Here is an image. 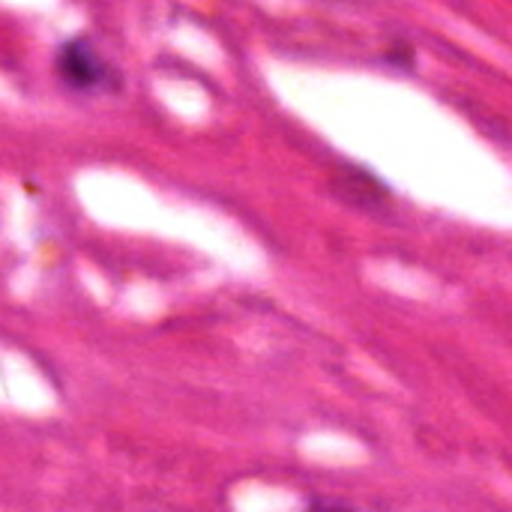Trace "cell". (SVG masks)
Masks as SVG:
<instances>
[{"label": "cell", "mask_w": 512, "mask_h": 512, "mask_svg": "<svg viewBox=\"0 0 512 512\" xmlns=\"http://www.w3.org/2000/svg\"><path fill=\"white\" fill-rule=\"evenodd\" d=\"M57 75L66 87L93 93V90H114L117 72L102 60V54L93 48L90 39H69L57 51Z\"/></svg>", "instance_id": "obj_1"}]
</instances>
